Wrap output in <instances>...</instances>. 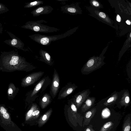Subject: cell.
<instances>
[{
	"label": "cell",
	"instance_id": "9",
	"mask_svg": "<svg viewBox=\"0 0 131 131\" xmlns=\"http://www.w3.org/2000/svg\"><path fill=\"white\" fill-rule=\"evenodd\" d=\"M61 10L63 13L73 15L77 14L79 12L78 6L74 4L66 5L62 6L60 7Z\"/></svg>",
	"mask_w": 131,
	"mask_h": 131
},
{
	"label": "cell",
	"instance_id": "30",
	"mask_svg": "<svg viewBox=\"0 0 131 131\" xmlns=\"http://www.w3.org/2000/svg\"><path fill=\"white\" fill-rule=\"evenodd\" d=\"M40 112L38 110H36L34 112L32 113V115L33 116H35V115H38L39 113Z\"/></svg>",
	"mask_w": 131,
	"mask_h": 131
},
{
	"label": "cell",
	"instance_id": "1",
	"mask_svg": "<svg viewBox=\"0 0 131 131\" xmlns=\"http://www.w3.org/2000/svg\"><path fill=\"white\" fill-rule=\"evenodd\" d=\"M30 64L17 51L1 52L0 56V71L12 72L15 71L29 70Z\"/></svg>",
	"mask_w": 131,
	"mask_h": 131
},
{
	"label": "cell",
	"instance_id": "8",
	"mask_svg": "<svg viewBox=\"0 0 131 131\" xmlns=\"http://www.w3.org/2000/svg\"><path fill=\"white\" fill-rule=\"evenodd\" d=\"M90 90L87 89L80 92L74 98L75 103L77 107H79L88 97L90 94Z\"/></svg>",
	"mask_w": 131,
	"mask_h": 131
},
{
	"label": "cell",
	"instance_id": "7",
	"mask_svg": "<svg viewBox=\"0 0 131 131\" xmlns=\"http://www.w3.org/2000/svg\"><path fill=\"white\" fill-rule=\"evenodd\" d=\"M53 8L51 6L46 5L39 6L32 11L31 13L33 16L37 17L41 15H46L51 13Z\"/></svg>",
	"mask_w": 131,
	"mask_h": 131
},
{
	"label": "cell",
	"instance_id": "16",
	"mask_svg": "<svg viewBox=\"0 0 131 131\" xmlns=\"http://www.w3.org/2000/svg\"><path fill=\"white\" fill-rule=\"evenodd\" d=\"M39 54L41 59L47 63H50L51 62V56L47 51L41 49L39 51Z\"/></svg>",
	"mask_w": 131,
	"mask_h": 131
},
{
	"label": "cell",
	"instance_id": "18",
	"mask_svg": "<svg viewBox=\"0 0 131 131\" xmlns=\"http://www.w3.org/2000/svg\"><path fill=\"white\" fill-rule=\"evenodd\" d=\"M118 97L117 93H114L104 103V105L106 106L110 105L116 101Z\"/></svg>",
	"mask_w": 131,
	"mask_h": 131
},
{
	"label": "cell",
	"instance_id": "17",
	"mask_svg": "<svg viewBox=\"0 0 131 131\" xmlns=\"http://www.w3.org/2000/svg\"><path fill=\"white\" fill-rule=\"evenodd\" d=\"M43 1L41 0H37L32 2L26 3L24 7L26 8H29L34 7L42 4Z\"/></svg>",
	"mask_w": 131,
	"mask_h": 131
},
{
	"label": "cell",
	"instance_id": "5",
	"mask_svg": "<svg viewBox=\"0 0 131 131\" xmlns=\"http://www.w3.org/2000/svg\"><path fill=\"white\" fill-rule=\"evenodd\" d=\"M7 32L11 39L5 40L4 41L5 43L12 47L16 48L25 51L28 50L25 48L24 43L19 38L11 32L8 31Z\"/></svg>",
	"mask_w": 131,
	"mask_h": 131
},
{
	"label": "cell",
	"instance_id": "12",
	"mask_svg": "<svg viewBox=\"0 0 131 131\" xmlns=\"http://www.w3.org/2000/svg\"><path fill=\"white\" fill-rule=\"evenodd\" d=\"M59 83V76L57 73L54 72L51 87L52 92L54 96L57 94L58 90Z\"/></svg>",
	"mask_w": 131,
	"mask_h": 131
},
{
	"label": "cell",
	"instance_id": "34",
	"mask_svg": "<svg viewBox=\"0 0 131 131\" xmlns=\"http://www.w3.org/2000/svg\"><path fill=\"white\" fill-rule=\"evenodd\" d=\"M126 23L128 25H130L131 24V23L130 21H129V20H127L126 21Z\"/></svg>",
	"mask_w": 131,
	"mask_h": 131
},
{
	"label": "cell",
	"instance_id": "20",
	"mask_svg": "<svg viewBox=\"0 0 131 131\" xmlns=\"http://www.w3.org/2000/svg\"><path fill=\"white\" fill-rule=\"evenodd\" d=\"M45 81V79H43L36 86L31 94V96H33L40 89Z\"/></svg>",
	"mask_w": 131,
	"mask_h": 131
},
{
	"label": "cell",
	"instance_id": "25",
	"mask_svg": "<svg viewBox=\"0 0 131 131\" xmlns=\"http://www.w3.org/2000/svg\"><path fill=\"white\" fill-rule=\"evenodd\" d=\"M92 4L94 6L98 7L99 6V4L98 2L96 1H93L92 2Z\"/></svg>",
	"mask_w": 131,
	"mask_h": 131
},
{
	"label": "cell",
	"instance_id": "23",
	"mask_svg": "<svg viewBox=\"0 0 131 131\" xmlns=\"http://www.w3.org/2000/svg\"><path fill=\"white\" fill-rule=\"evenodd\" d=\"M85 131H95L92 128V126L90 125L85 129Z\"/></svg>",
	"mask_w": 131,
	"mask_h": 131
},
{
	"label": "cell",
	"instance_id": "26",
	"mask_svg": "<svg viewBox=\"0 0 131 131\" xmlns=\"http://www.w3.org/2000/svg\"><path fill=\"white\" fill-rule=\"evenodd\" d=\"M71 108L73 111H77V108H76L75 105L72 103L71 105Z\"/></svg>",
	"mask_w": 131,
	"mask_h": 131
},
{
	"label": "cell",
	"instance_id": "2",
	"mask_svg": "<svg viewBox=\"0 0 131 131\" xmlns=\"http://www.w3.org/2000/svg\"><path fill=\"white\" fill-rule=\"evenodd\" d=\"M77 29V27L75 28L59 35L50 36L36 34L29 35L28 36L38 43L44 46H47L49 45L52 41H56L71 35L76 31Z\"/></svg>",
	"mask_w": 131,
	"mask_h": 131
},
{
	"label": "cell",
	"instance_id": "19",
	"mask_svg": "<svg viewBox=\"0 0 131 131\" xmlns=\"http://www.w3.org/2000/svg\"><path fill=\"white\" fill-rule=\"evenodd\" d=\"M113 124L111 121L108 122L104 124L101 129L100 131H109L112 128Z\"/></svg>",
	"mask_w": 131,
	"mask_h": 131
},
{
	"label": "cell",
	"instance_id": "33",
	"mask_svg": "<svg viewBox=\"0 0 131 131\" xmlns=\"http://www.w3.org/2000/svg\"><path fill=\"white\" fill-rule=\"evenodd\" d=\"M47 118V116L46 115H44L43 117L42 118V120H43L44 121Z\"/></svg>",
	"mask_w": 131,
	"mask_h": 131
},
{
	"label": "cell",
	"instance_id": "22",
	"mask_svg": "<svg viewBox=\"0 0 131 131\" xmlns=\"http://www.w3.org/2000/svg\"><path fill=\"white\" fill-rule=\"evenodd\" d=\"M9 10V9L6 6L0 3V14L6 12Z\"/></svg>",
	"mask_w": 131,
	"mask_h": 131
},
{
	"label": "cell",
	"instance_id": "11",
	"mask_svg": "<svg viewBox=\"0 0 131 131\" xmlns=\"http://www.w3.org/2000/svg\"><path fill=\"white\" fill-rule=\"evenodd\" d=\"M96 112V108H94L86 113L84 115L83 127L89 124L91 119L94 115Z\"/></svg>",
	"mask_w": 131,
	"mask_h": 131
},
{
	"label": "cell",
	"instance_id": "15",
	"mask_svg": "<svg viewBox=\"0 0 131 131\" xmlns=\"http://www.w3.org/2000/svg\"><path fill=\"white\" fill-rule=\"evenodd\" d=\"M130 95L128 91L127 90L125 92L123 95L120 101V104L122 106H127L130 102Z\"/></svg>",
	"mask_w": 131,
	"mask_h": 131
},
{
	"label": "cell",
	"instance_id": "6",
	"mask_svg": "<svg viewBox=\"0 0 131 131\" xmlns=\"http://www.w3.org/2000/svg\"><path fill=\"white\" fill-rule=\"evenodd\" d=\"M43 72H38L32 73L23 78L21 85L23 87H26L32 84L39 79Z\"/></svg>",
	"mask_w": 131,
	"mask_h": 131
},
{
	"label": "cell",
	"instance_id": "28",
	"mask_svg": "<svg viewBox=\"0 0 131 131\" xmlns=\"http://www.w3.org/2000/svg\"><path fill=\"white\" fill-rule=\"evenodd\" d=\"M33 112V110H30L27 113V115L28 116L31 117L32 115V113Z\"/></svg>",
	"mask_w": 131,
	"mask_h": 131
},
{
	"label": "cell",
	"instance_id": "3",
	"mask_svg": "<svg viewBox=\"0 0 131 131\" xmlns=\"http://www.w3.org/2000/svg\"><path fill=\"white\" fill-rule=\"evenodd\" d=\"M44 23H47V22L43 20L36 21H29L21 27L35 32L41 33L53 32H57L60 30L59 28L41 24Z\"/></svg>",
	"mask_w": 131,
	"mask_h": 131
},
{
	"label": "cell",
	"instance_id": "21",
	"mask_svg": "<svg viewBox=\"0 0 131 131\" xmlns=\"http://www.w3.org/2000/svg\"><path fill=\"white\" fill-rule=\"evenodd\" d=\"M76 88V86H73L70 87L66 91L63 93L61 95V96L63 97H66L67 95L71 93Z\"/></svg>",
	"mask_w": 131,
	"mask_h": 131
},
{
	"label": "cell",
	"instance_id": "14",
	"mask_svg": "<svg viewBox=\"0 0 131 131\" xmlns=\"http://www.w3.org/2000/svg\"><path fill=\"white\" fill-rule=\"evenodd\" d=\"M131 125V114H129L126 115L124 118L122 126V131H130Z\"/></svg>",
	"mask_w": 131,
	"mask_h": 131
},
{
	"label": "cell",
	"instance_id": "24",
	"mask_svg": "<svg viewBox=\"0 0 131 131\" xmlns=\"http://www.w3.org/2000/svg\"><path fill=\"white\" fill-rule=\"evenodd\" d=\"M99 15L101 17L103 18H105L106 17V15L105 14L102 12H100L99 13Z\"/></svg>",
	"mask_w": 131,
	"mask_h": 131
},
{
	"label": "cell",
	"instance_id": "32",
	"mask_svg": "<svg viewBox=\"0 0 131 131\" xmlns=\"http://www.w3.org/2000/svg\"><path fill=\"white\" fill-rule=\"evenodd\" d=\"M47 98L46 97H44L42 98V100L43 102H46L47 100Z\"/></svg>",
	"mask_w": 131,
	"mask_h": 131
},
{
	"label": "cell",
	"instance_id": "13",
	"mask_svg": "<svg viewBox=\"0 0 131 131\" xmlns=\"http://www.w3.org/2000/svg\"><path fill=\"white\" fill-rule=\"evenodd\" d=\"M95 100V97H88L82 107V111L84 112L90 109L94 104Z\"/></svg>",
	"mask_w": 131,
	"mask_h": 131
},
{
	"label": "cell",
	"instance_id": "10",
	"mask_svg": "<svg viewBox=\"0 0 131 131\" xmlns=\"http://www.w3.org/2000/svg\"><path fill=\"white\" fill-rule=\"evenodd\" d=\"M19 91L18 88L16 87L12 83H10L8 85L7 95L9 99H13L17 94Z\"/></svg>",
	"mask_w": 131,
	"mask_h": 131
},
{
	"label": "cell",
	"instance_id": "31",
	"mask_svg": "<svg viewBox=\"0 0 131 131\" xmlns=\"http://www.w3.org/2000/svg\"><path fill=\"white\" fill-rule=\"evenodd\" d=\"M116 20L118 22H120L121 21V18L120 16L118 14L116 16Z\"/></svg>",
	"mask_w": 131,
	"mask_h": 131
},
{
	"label": "cell",
	"instance_id": "4",
	"mask_svg": "<svg viewBox=\"0 0 131 131\" xmlns=\"http://www.w3.org/2000/svg\"><path fill=\"white\" fill-rule=\"evenodd\" d=\"M104 64L102 59L100 57H93L88 61L81 69L83 74H88L99 69Z\"/></svg>",
	"mask_w": 131,
	"mask_h": 131
},
{
	"label": "cell",
	"instance_id": "27",
	"mask_svg": "<svg viewBox=\"0 0 131 131\" xmlns=\"http://www.w3.org/2000/svg\"><path fill=\"white\" fill-rule=\"evenodd\" d=\"M0 108V112L2 113L3 114L6 113V110L3 107H1Z\"/></svg>",
	"mask_w": 131,
	"mask_h": 131
},
{
	"label": "cell",
	"instance_id": "29",
	"mask_svg": "<svg viewBox=\"0 0 131 131\" xmlns=\"http://www.w3.org/2000/svg\"><path fill=\"white\" fill-rule=\"evenodd\" d=\"M3 116L4 118L5 119H8L9 117V114L7 113L3 114Z\"/></svg>",
	"mask_w": 131,
	"mask_h": 131
}]
</instances>
